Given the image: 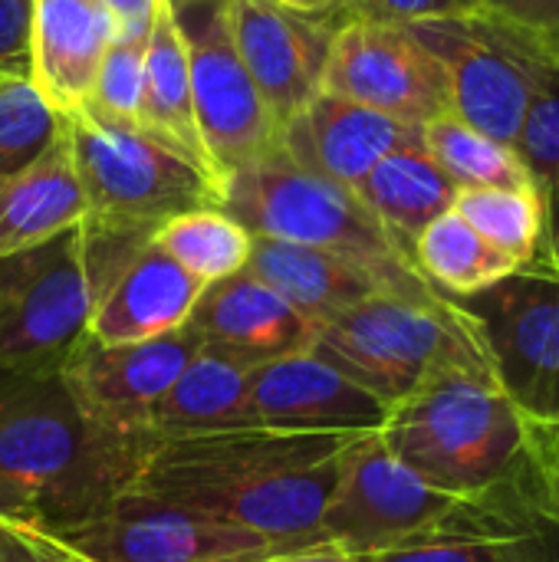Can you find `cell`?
Returning <instances> with one entry per match:
<instances>
[{"mask_svg":"<svg viewBox=\"0 0 559 562\" xmlns=\"http://www.w3.org/2000/svg\"><path fill=\"white\" fill-rule=\"evenodd\" d=\"M155 445L96 422L63 372H0V520L59 533L105 514Z\"/></svg>","mask_w":559,"mask_h":562,"instance_id":"6da1fadb","label":"cell"},{"mask_svg":"<svg viewBox=\"0 0 559 562\" xmlns=\"http://www.w3.org/2000/svg\"><path fill=\"white\" fill-rule=\"evenodd\" d=\"M353 438L270 428L168 438L152 448L132 491L260 537L310 540L323 537L339 454Z\"/></svg>","mask_w":559,"mask_h":562,"instance_id":"7a4b0ae2","label":"cell"},{"mask_svg":"<svg viewBox=\"0 0 559 562\" xmlns=\"http://www.w3.org/2000/svg\"><path fill=\"white\" fill-rule=\"evenodd\" d=\"M382 441L432 487L534 517L527 504V422L494 372L445 369L432 375L389 408Z\"/></svg>","mask_w":559,"mask_h":562,"instance_id":"3957f363","label":"cell"},{"mask_svg":"<svg viewBox=\"0 0 559 562\" xmlns=\"http://www.w3.org/2000/svg\"><path fill=\"white\" fill-rule=\"evenodd\" d=\"M221 184V211L254 237H277L336 254L362 267L389 296L415 303L445 296L418 270L412 247L402 244L353 188L300 168L280 148L231 171Z\"/></svg>","mask_w":559,"mask_h":562,"instance_id":"277c9868","label":"cell"},{"mask_svg":"<svg viewBox=\"0 0 559 562\" xmlns=\"http://www.w3.org/2000/svg\"><path fill=\"white\" fill-rule=\"evenodd\" d=\"M313 352L389 408L445 369L494 372L478 319L451 296L415 303L376 293L320 323Z\"/></svg>","mask_w":559,"mask_h":562,"instance_id":"5b68a950","label":"cell"},{"mask_svg":"<svg viewBox=\"0 0 559 562\" xmlns=\"http://www.w3.org/2000/svg\"><path fill=\"white\" fill-rule=\"evenodd\" d=\"M540 524L504 504H474L445 494L409 471L382 441V431L356 435L339 454V477L320 533L349 557H372L458 530Z\"/></svg>","mask_w":559,"mask_h":562,"instance_id":"8992f818","label":"cell"},{"mask_svg":"<svg viewBox=\"0 0 559 562\" xmlns=\"http://www.w3.org/2000/svg\"><path fill=\"white\" fill-rule=\"evenodd\" d=\"M86 198L89 227L152 234L175 214L221 207L224 184L138 125L92 109L59 115Z\"/></svg>","mask_w":559,"mask_h":562,"instance_id":"52a82bcc","label":"cell"},{"mask_svg":"<svg viewBox=\"0 0 559 562\" xmlns=\"http://www.w3.org/2000/svg\"><path fill=\"white\" fill-rule=\"evenodd\" d=\"M23 533L53 562H267L333 547L323 537H260L135 491L122 494L105 514L72 530Z\"/></svg>","mask_w":559,"mask_h":562,"instance_id":"ba28073f","label":"cell"},{"mask_svg":"<svg viewBox=\"0 0 559 562\" xmlns=\"http://www.w3.org/2000/svg\"><path fill=\"white\" fill-rule=\"evenodd\" d=\"M405 26L445 66L451 112L484 135L514 145L527 105L547 69L559 59V49L488 10Z\"/></svg>","mask_w":559,"mask_h":562,"instance_id":"9c48e42d","label":"cell"},{"mask_svg":"<svg viewBox=\"0 0 559 562\" xmlns=\"http://www.w3.org/2000/svg\"><path fill=\"white\" fill-rule=\"evenodd\" d=\"M89 319L79 227L0 257V372H59Z\"/></svg>","mask_w":559,"mask_h":562,"instance_id":"30bf717a","label":"cell"},{"mask_svg":"<svg viewBox=\"0 0 559 562\" xmlns=\"http://www.w3.org/2000/svg\"><path fill=\"white\" fill-rule=\"evenodd\" d=\"M481 326L494 375L530 435H559V270L521 267L458 300Z\"/></svg>","mask_w":559,"mask_h":562,"instance_id":"8fae6325","label":"cell"},{"mask_svg":"<svg viewBox=\"0 0 559 562\" xmlns=\"http://www.w3.org/2000/svg\"><path fill=\"white\" fill-rule=\"evenodd\" d=\"M320 92L425 125L451 112L445 66L405 26L362 16H336Z\"/></svg>","mask_w":559,"mask_h":562,"instance_id":"7c38bea8","label":"cell"},{"mask_svg":"<svg viewBox=\"0 0 559 562\" xmlns=\"http://www.w3.org/2000/svg\"><path fill=\"white\" fill-rule=\"evenodd\" d=\"M178 20L191 56V99L198 132L214 175L224 181L231 171L277 151L280 125L234 46L224 0L185 7L178 10Z\"/></svg>","mask_w":559,"mask_h":562,"instance_id":"4fadbf2b","label":"cell"},{"mask_svg":"<svg viewBox=\"0 0 559 562\" xmlns=\"http://www.w3.org/2000/svg\"><path fill=\"white\" fill-rule=\"evenodd\" d=\"M201 342L204 339L191 323L145 342L109 346L86 336L59 372L96 422L125 438L158 445L152 435V412Z\"/></svg>","mask_w":559,"mask_h":562,"instance_id":"5bb4252c","label":"cell"},{"mask_svg":"<svg viewBox=\"0 0 559 562\" xmlns=\"http://www.w3.org/2000/svg\"><path fill=\"white\" fill-rule=\"evenodd\" d=\"M224 16L250 79L283 125L320 92L336 16H303L270 0H224Z\"/></svg>","mask_w":559,"mask_h":562,"instance_id":"9a60e30c","label":"cell"},{"mask_svg":"<svg viewBox=\"0 0 559 562\" xmlns=\"http://www.w3.org/2000/svg\"><path fill=\"white\" fill-rule=\"evenodd\" d=\"M257 428L300 435L382 431L389 405L313 349L264 362L250 375Z\"/></svg>","mask_w":559,"mask_h":562,"instance_id":"2e32d148","label":"cell"},{"mask_svg":"<svg viewBox=\"0 0 559 562\" xmlns=\"http://www.w3.org/2000/svg\"><path fill=\"white\" fill-rule=\"evenodd\" d=\"M418 135V125L329 92H316L293 119L280 125L277 148L300 168L356 191L389 151Z\"/></svg>","mask_w":559,"mask_h":562,"instance_id":"e0dca14e","label":"cell"},{"mask_svg":"<svg viewBox=\"0 0 559 562\" xmlns=\"http://www.w3.org/2000/svg\"><path fill=\"white\" fill-rule=\"evenodd\" d=\"M188 323L208 346L254 369L293 352H306L316 339V326L250 270L204 286Z\"/></svg>","mask_w":559,"mask_h":562,"instance_id":"ac0fdd59","label":"cell"},{"mask_svg":"<svg viewBox=\"0 0 559 562\" xmlns=\"http://www.w3.org/2000/svg\"><path fill=\"white\" fill-rule=\"evenodd\" d=\"M115 36L102 0H33L30 86L56 115L79 112Z\"/></svg>","mask_w":559,"mask_h":562,"instance_id":"d6986e66","label":"cell"},{"mask_svg":"<svg viewBox=\"0 0 559 562\" xmlns=\"http://www.w3.org/2000/svg\"><path fill=\"white\" fill-rule=\"evenodd\" d=\"M204 283L148 244L92 303L89 336L109 346L145 342L181 329Z\"/></svg>","mask_w":559,"mask_h":562,"instance_id":"ffe728a7","label":"cell"},{"mask_svg":"<svg viewBox=\"0 0 559 562\" xmlns=\"http://www.w3.org/2000/svg\"><path fill=\"white\" fill-rule=\"evenodd\" d=\"M86 217L69 135L59 119L53 142L23 168L0 178V257L36 247Z\"/></svg>","mask_w":559,"mask_h":562,"instance_id":"44dd1931","label":"cell"},{"mask_svg":"<svg viewBox=\"0 0 559 562\" xmlns=\"http://www.w3.org/2000/svg\"><path fill=\"white\" fill-rule=\"evenodd\" d=\"M250 375L254 366L201 342L152 412L155 441L257 428L250 408Z\"/></svg>","mask_w":559,"mask_h":562,"instance_id":"7402d4cb","label":"cell"},{"mask_svg":"<svg viewBox=\"0 0 559 562\" xmlns=\"http://www.w3.org/2000/svg\"><path fill=\"white\" fill-rule=\"evenodd\" d=\"M244 270L277 290L313 326L339 316L343 310L376 293H385L362 267L336 254L277 237H254L250 260Z\"/></svg>","mask_w":559,"mask_h":562,"instance_id":"603a6c76","label":"cell"},{"mask_svg":"<svg viewBox=\"0 0 559 562\" xmlns=\"http://www.w3.org/2000/svg\"><path fill=\"white\" fill-rule=\"evenodd\" d=\"M142 128L181 151L188 161L214 175L204 151L194 99H191V56L188 40L171 0H158L145 43V95H142ZM217 178V175H214ZM221 181V178H217Z\"/></svg>","mask_w":559,"mask_h":562,"instance_id":"cb8c5ba5","label":"cell"},{"mask_svg":"<svg viewBox=\"0 0 559 562\" xmlns=\"http://www.w3.org/2000/svg\"><path fill=\"white\" fill-rule=\"evenodd\" d=\"M369 211L402 240H412L445 211L455 207L458 184L428 155L422 135L389 151L356 188Z\"/></svg>","mask_w":559,"mask_h":562,"instance_id":"d4e9b609","label":"cell"},{"mask_svg":"<svg viewBox=\"0 0 559 562\" xmlns=\"http://www.w3.org/2000/svg\"><path fill=\"white\" fill-rule=\"evenodd\" d=\"M412 257L435 290L451 300H468L517 273L521 267L488 244L455 207L435 217L415 240Z\"/></svg>","mask_w":559,"mask_h":562,"instance_id":"484cf974","label":"cell"},{"mask_svg":"<svg viewBox=\"0 0 559 562\" xmlns=\"http://www.w3.org/2000/svg\"><path fill=\"white\" fill-rule=\"evenodd\" d=\"M428 155L448 171L458 188H511L534 191V181L514 145H504L455 112H445L422 125Z\"/></svg>","mask_w":559,"mask_h":562,"instance_id":"4316f807","label":"cell"},{"mask_svg":"<svg viewBox=\"0 0 559 562\" xmlns=\"http://www.w3.org/2000/svg\"><path fill=\"white\" fill-rule=\"evenodd\" d=\"M152 244L165 250L175 263H181L191 277H198L204 286H211L247 267L254 234L221 207H198L168 217L155 231Z\"/></svg>","mask_w":559,"mask_h":562,"instance_id":"83f0119b","label":"cell"},{"mask_svg":"<svg viewBox=\"0 0 559 562\" xmlns=\"http://www.w3.org/2000/svg\"><path fill=\"white\" fill-rule=\"evenodd\" d=\"M359 562H559V527H494V530H458L409 547L382 550Z\"/></svg>","mask_w":559,"mask_h":562,"instance_id":"f1b7e54d","label":"cell"},{"mask_svg":"<svg viewBox=\"0 0 559 562\" xmlns=\"http://www.w3.org/2000/svg\"><path fill=\"white\" fill-rule=\"evenodd\" d=\"M455 211L517 267L547 263V224L537 191L511 188H458ZM554 270V267H550Z\"/></svg>","mask_w":559,"mask_h":562,"instance_id":"f546056e","label":"cell"},{"mask_svg":"<svg viewBox=\"0 0 559 562\" xmlns=\"http://www.w3.org/2000/svg\"><path fill=\"white\" fill-rule=\"evenodd\" d=\"M547 224V263L559 270V59L540 79L514 142Z\"/></svg>","mask_w":559,"mask_h":562,"instance_id":"4dcf8cb0","label":"cell"},{"mask_svg":"<svg viewBox=\"0 0 559 562\" xmlns=\"http://www.w3.org/2000/svg\"><path fill=\"white\" fill-rule=\"evenodd\" d=\"M59 132V115L30 79L0 76V178L33 161Z\"/></svg>","mask_w":559,"mask_h":562,"instance_id":"1f68e13d","label":"cell"},{"mask_svg":"<svg viewBox=\"0 0 559 562\" xmlns=\"http://www.w3.org/2000/svg\"><path fill=\"white\" fill-rule=\"evenodd\" d=\"M145 43L148 33H119L112 36L92 95L82 109H92L105 119L142 128V95H145Z\"/></svg>","mask_w":559,"mask_h":562,"instance_id":"d6a6232c","label":"cell"},{"mask_svg":"<svg viewBox=\"0 0 559 562\" xmlns=\"http://www.w3.org/2000/svg\"><path fill=\"white\" fill-rule=\"evenodd\" d=\"M481 10L478 0H336L333 16H362L382 23H418L435 16H458Z\"/></svg>","mask_w":559,"mask_h":562,"instance_id":"836d02e7","label":"cell"},{"mask_svg":"<svg viewBox=\"0 0 559 562\" xmlns=\"http://www.w3.org/2000/svg\"><path fill=\"white\" fill-rule=\"evenodd\" d=\"M527 458H530L527 461L530 510L540 520L559 527V435H530Z\"/></svg>","mask_w":559,"mask_h":562,"instance_id":"e575fe53","label":"cell"},{"mask_svg":"<svg viewBox=\"0 0 559 562\" xmlns=\"http://www.w3.org/2000/svg\"><path fill=\"white\" fill-rule=\"evenodd\" d=\"M30 26H33V0H0V76L26 79Z\"/></svg>","mask_w":559,"mask_h":562,"instance_id":"d590c367","label":"cell"},{"mask_svg":"<svg viewBox=\"0 0 559 562\" xmlns=\"http://www.w3.org/2000/svg\"><path fill=\"white\" fill-rule=\"evenodd\" d=\"M481 10L540 36L559 49V0H478Z\"/></svg>","mask_w":559,"mask_h":562,"instance_id":"8d00e7d4","label":"cell"},{"mask_svg":"<svg viewBox=\"0 0 559 562\" xmlns=\"http://www.w3.org/2000/svg\"><path fill=\"white\" fill-rule=\"evenodd\" d=\"M102 3L112 16L115 36L119 33H148L152 13L158 7V0H102Z\"/></svg>","mask_w":559,"mask_h":562,"instance_id":"74e56055","label":"cell"},{"mask_svg":"<svg viewBox=\"0 0 559 562\" xmlns=\"http://www.w3.org/2000/svg\"><path fill=\"white\" fill-rule=\"evenodd\" d=\"M0 562H53L46 553H40L23 530L0 520Z\"/></svg>","mask_w":559,"mask_h":562,"instance_id":"f35d334b","label":"cell"},{"mask_svg":"<svg viewBox=\"0 0 559 562\" xmlns=\"http://www.w3.org/2000/svg\"><path fill=\"white\" fill-rule=\"evenodd\" d=\"M267 562H359L356 557L336 550V547H320V550H306V553H293V557H280V560Z\"/></svg>","mask_w":559,"mask_h":562,"instance_id":"ab89813d","label":"cell"},{"mask_svg":"<svg viewBox=\"0 0 559 562\" xmlns=\"http://www.w3.org/2000/svg\"><path fill=\"white\" fill-rule=\"evenodd\" d=\"M290 13H303V16H323L336 7V0H270Z\"/></svg>","mask_w":559,"mask_h":562,"instance_id":"60d3db41","label":"cell"},{"mask_svg":"<svg viewBox=\"0 0 559 562\" xmlns=\"http://www.w3.org/2000/svg\"><path fill=\"white\" fill-rule=\"evenodd\" d=\"M175 10H185V7H201V3H217V0H171Z\"/></svg>","mask_w":559,"mask_h":562,"instance_id":"b9f144b4","label":"cell"}]
</instances>
